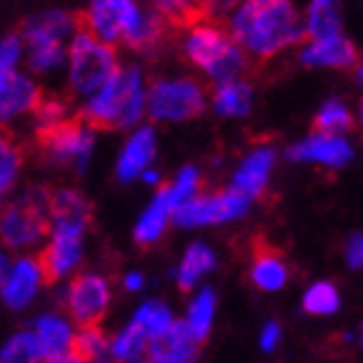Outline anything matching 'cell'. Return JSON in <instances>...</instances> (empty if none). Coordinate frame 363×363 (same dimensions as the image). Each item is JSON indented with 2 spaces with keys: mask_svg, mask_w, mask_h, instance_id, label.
Segmentation results:
<instances>
[{
  "mask_svg": "<svg viewBox=\"0 0 363 363\" xmlns=\"http://www.w3.org/2000/svg\"><path fill=\"white\" fill-rule=\"evenodd\" d=\"M228 37L247 57L270 60L303 37L301 16L291 0H239L228 16Z\"/></svg>",
  "mask_w": 363,
  "mask_h": 363,
  "instance_id": "cell-1",
  "label": "cell"
},
{
  "mask_svg": "<svg viewBox=\"0 0 363 363\" xmlns=\"http://www.w3.org/2000/svg\"><path fill=\"white\" fill-rule=\"evenodd\" d=\"M84 21L91 37L109 47L125 42L133 50L151 52L164 39V21L138 0H91Z\"/></svg>",
  "mask_w": 363,
  "mask_h": 363,
  "instance_id": "cell-2",
  "label": "cell"
},
{
  "mask_svg": "<svg viewBox=\"0 0 363 363\" xmlns=\"http://www.w3.org/2000/svg\"><path fill=\"white\" fill-rule=\"evenodd\" d=\"M145 78L138 68H117L104 86L84 99V122L91 128H133L145 117Z\"/></svg>",
  "mask_w": 363,
  "mask_h": 363,
  "instance_id": "cell-3",
  "label": "cell"
},
{
  "mask_svg": "<svg viewBox=\"0 0 363 363\" xmlns=\"http://www.w3.org/2000/svg\"><path fill=\"white\" fill-rule=\"evenodd\" d=\"M182 50L187 55V60L203 70L216 86L242 78L250 65L247 55L228 37V31H223L213 21L189 23L182 39Z\"/></svg>",
  "mask_w": 363,
  "mask_h": 363,
  "instance_id": "cell-4",
  "label": "cell"
},
{
  "mask_svg": "<svg viewBox=\"0 0 363 363\" xmlns=\"http://www.w3.org/2000/svg\"><path fill=\"white\" fill-rule=\"evenodd\" d=\"M50 231V192L29 187L13 205L0 211V242L11 250L37 247Z\"/></svg>",
  "mask_w": 363,
  "mask_h": 363,
  "instance_id": "cell-5",
  "label": "cell"
},
{
  "mask_svg": "<svg viewBox=\"0 0 363 363\" xmlns=\"http://www.w3.org/2000/svg\"><path fill=\"white\" fill-rule=\"evenodd\" d=\"M68 81L78 96L86 99L117 70V55L109 45L91 37L89 31H76L68 47Z\"/></svg>",
  "mask_w": 363,
  "mask_h": 363,
  "instance_id": "cell-6",
  "label": "cell"
},
{
  "mask_svg": "<svg viewBox=\"0 0 363 363\" xmlns=\"http://www.w3.org/2000/svg\"><path fill=\"white\" fill-rule=\"evenodd\" d=\"M208 96L195 78H161L145 94V114L156 122H184L203 114Z\"/></svg>",
  "mask_w": 363,
  "mask_h": 363,
  "instance_id": "cell-7",
  "label": "cell"
},
{
  "mask_svg": "<svg viewBox=\"0 0 363 363\" xmlns=\"http://www.w3.org/2000/svg\"><path fill=\"white\" fill-rule=\"evenodd\" d=\"M250 200L242 197L234 189L223 192H208V195L189 197L187 203L174 208L172 220L182 228H200V226H218L228 220H239L250 211Z\"/></svg>",
  "mask_w": 363,
  "mask_h": 363,
  "instance_id": "cell-8",
  "label": "cell"
},
{
  "mask_svg": "<svg viewBox=\"0 0 363 363\" xmlns=\"http://www.w3.org/2000/svg\"><path fill=\"white\" fill-rule=\"evenodd\" d=\"M94 128L84 120H68L65 125L55 128L52 133L42 135V148L50 164L60 167L86 169L94 153Z\"/></svg>",
  "mask_w": 363,
  "mask_h": 363,
  "instance_id": "cell-9",
  "label": "cell"
},
{
  "mask_svg": "<svg viewBox=\"0 0 363 363\" xmlns=\"http://www.w3.org/2000/svg\"><path fill=\"white\" fill-rule=\"evenodd\" d=\"M112 291L109 280L99 272H81L70 280L65 306H68L70 319H76L81 327H96L106 314Z\"/></svg>",
  "mask_w": 363,
  "mask_h": 363,
  "instance_id": "cell-10",
  "label": "cell"
},
{
  "mask_svg": "<svg viewBox=\"0 0 363 363\" xmlns=\"http://www.w3.org/2000/svg\"><path fill=\"white\" fill-rule=\"evenodd\" d=\"M288 159L296 164H319L327 169H342L353 161V145L345 135L314 133L288 148Z\"/></svg>",
  "mask_w": 363,
  "mask_h": 363,
  "instance_id": "cell-11",
  "label": "cell"
},
{
  "mask_svg": "<svg viewBox=\"0 0 363 363\" xmlns=\"http://www.w3.org/2000/svg\"><path fill=\"white\" fill-rule=\"evenodd\" d=\"M39 265L45 272V280L52 283V280H60L65 275L76 270L84 259V236L81 234H70V231H50V242H47V250L42 252Z\"/></svg>",
  "mask_w": 363,
  "mask_h": 363,
  "instance_id": "cell-12",
  "label": "cell"
},
{
  "mask_svg": "<svg viewBox=\"0 0 363 363\" xmlns=\"http://www.w3.org/2000/svg\"><path fill=\"white\" fill-rule=\"evenodd\" d=\"M272 167H275V148L272 145H257L252 148L247 156L242 159V164L236 167L234 177H231V187L234 192H239L247 200H255L267 189L270 182Z\"/></svg>",
  "mask_w": 363,
  "mask_h": 363,
  "instance_id": "cell-13",
  "label": "cell"
},
{
  "mask_svg": "<svg viewBox=\"0 0 363 363\" xmlns=\"http://www.w3.org/2000/svg\"><path fill=\"white\" fill-rule=\"evenodd\" d=\"M45 272L39 265L37 257H21L18 262L8 267V275L0 286V296L6 306L11 309H23L34 301V296L39 294V288L45 286Z\"/></svg>",
  "mask_w": 363,
  "mask_h": 363,
  "instance_id": "cell-14",
  "label": "cell"
},
{
  "mask_svg": "<svg viewBox=\"0 0 363 363\" xmlns=\"http://www.w3.org/2000/svg\"><path fill=\"white\" fill-rule=\"evenodd\" d=\"M91 220V208L78 189H60L50 195V231L86 234Z\"/></svg>",
  "mask_w": 363,
  "mask_h": 363,
  "instance_id": "cell-15",
  "label": "cell"
},
{
  "mask_svg": "<svg viewBox=\"0 0 363 363\" xmlns=\"http://www.w3.org/2000/svg\"><path fill=\"white\" fill-rule=\"evenodd\" d=\"M153 159H156V133H153V128L145 125V128H138L128 138V143L122 145L120 159H117V179H140L145 169H151Z\"/></svg>",
  "mask_w": 363,
  "mask_h": 363,
  "instance_id": "cell-16",
  "label": "cell"
},
{
  "mask_svg": "<svg viewBox=\"0 0 363 363\" xmlns=\"http://www.w3.org/2000/svg\"><path fill=\"white\" fill-rule=\"evenodd\" d=\"M356 47L342 34L330 39H317V42H306L301 50V62L306 68H350V65H356Z\"/></svg>",
  "mask_w": 363,
  "mask_h": 363,
  "instance_id": "cell-17",
  "label": "cell"
},
{
  "mask_svg": "<svg viewBox=\"0 0 363 363\" xmlns=\"http://www.w3.org/2000/svg\"><path fill=\"white\" fill-rule=\"evenodd\" d=\"M39 96L42 94L29 76L13 73L6 84H0V125H8L23 114L34 112Z\"/></svg>",
  "mask_w": 363,
  "mask_h": 363,
  "instance_id": "cell-18",
  "label": "cell"
},
{
  "mask_svg": "<svg viewBox=\"0 0 363 363\" xmlns=\"http://www.w3.org/2000/svg\"><path fill=\"white\" fill-rule=\"evenodd\" d=\"M197 345L200 342L192 337L189 327L184 322H174L169 327L167 335H161L156 340H148V353L151 361L156 363H195Z\"/></svg>",
  "mask_w": 363,
  "mask_h": 363,
  "instance_id": "cell-19",
  "label": "cell"
},
{
  "mask_svg": "<svg viewBox=\"0 0 363 363\" xmlns=\"http://www.w3.org/2000/svg\"><path fill=\"white\" fill-rule=\"evenodd\" d=\"M76 34V18L73 13L65 11H45V13L34 16L26 26H23V45H37V42H57L65 45L68 39Z\"/></svg>",
  "mask_w": 363,
  "mask_h": 363,
  "instance_id": "cell-20",
  "label": "cell"
},
{
  "mask_svg": "<svg viewBox=\"0 0 363 363\" xmlns=\"http://www.w3.org/2000/svg\"><path fill=\"white\" fill-rule=\"evenodd\" d=\"M301 29L309 37V42L342 34L340 0H309L306 16L301 18Z\"/></svg>",
  "mask_w": 363,
  "mask_h": 363,
  "instance_id": "cell-21",
  "label": "cell"
},
{
  "mask_svg": "<svg viewBox=\"0 0 363 363\" xmlns=\"http://www.w3.org/2000/svg\"><path fill=\"white\" fill-rule=\"evenodd\" d=\"M31 333H34V337H37V342H39L42 361L60 358L70 350L73 330H70L68 322H65L62 317H57V314H45V317H39Z\"/></svg>",
  "mask_w": 363,
  "mask_h": 363,
  "instance_id": "cell-22",
  "label": "cell"
},
{
  "mask_svg": "<svg viewBox=\"0 0 363 363\" xmlns=\"http://www.w3.org/2000/svg\"><path fill=\"white\" fill-rule=\"evenodd\" d=\"M172 213H174V208L169 203L167 192L159 189L156 197L151 200V205H148V208L140 213V218H138L135 231H133L135 242L143 244V247H151V244L159 242L161 236H164V231H167L169 220H172Z\"/></svg>",
  "mask_w": 363,
  "mask_h": 363,
  "instance_id": "cell-23",
  "label": "cell"
},
{
  "mask_svg": "<svg viewBox=\"0 0 363 363\" xmlns=\"http://www.w3.org/2000/svg\"><path fill=\"white\" fill-rule=\"evenodd\" d=\"M252 99H255V91L252 86L244 81V78H236V81H228V84L216 86L213 91V109L220 117H247L252 112Z\"/></svg>",
  "mask_w": 363,
  "mask_h": 363,
  "instance_id": "cell-24",
  "label": "cell"
},
{
  "mask_svg": "<svg viewBox=\"0 0 363 363\" xmlns=\"http://www.w3.org/2000/svg\"><path fill=\"white\" fill-rule=\"evenodd\" d=\"M250 278L259 291H280L288 283L286 259L272 250H257V255L252 259Z\"/></svg>",
  "mask_w": 363,
  "mask_h": 363,
  "instance_id": "cell-25",
  "label": "cell"
},
{
  "mask_svg": "<svg viewBox=\"0 0 363 363\" xmlns=\"http://www.w3.org/2000/svg\"><path fill=\"white\" fill-rule=\"evenodd\" d=\"M213 267H216V252L203 242L189 244V250L184 252V257H182L179 267H177V283H179L182 291H189Z\"/></svg>",
  "mask_w": 363,
  "mask_h": 363,
  "instance_id": "cell-26",
  "label": "cell"
},
{
  "mask_svg": "<svg viewBox=\"0 0 363 363\" xmlns=\"http://www.w3.org/2000/svg\"><path fill=\"white\" fill-rule=\"evenodd\" d=\"M213 314H216V294H213L211 288H203V291L192 298V303H189L187 322H184L197 342H203L205 337H208V333H211Z\"/></svg>",
  "mask_w": 363,
  "mask_h": 363,
  "instance_id": "cell-27",
  "label": "cell"
},
{
  "mask_svg": "<svg viewBox=\"0 0 363 363\" xmlns=\"http://www.w3.org/2000/svg\"><path fill=\"white\" fill-rule=\"evenodd\" d=\"M317 130L327 133V135H345L353 128V112L342 99H327L325 104L319 106L317 117Z\"/></svg>",
  "mask_w": 363,
  "mask_h": 363,
  "instance_id": "cell-28",
  "label": "cell"
},
{
  "mask_svg": "<svg viewBox=\"0 0 363 363\" xmlns=\"http://www.w3.org/2000/svg\"><path fill=\"white\" fill-rule=\"evenodd\" d=\"M133 325L140 327L148 340H156V337H161V335L169 333V327L174 325V317H172V311H169L167 303L145 301L143 306L135 311Z\"/></svg>",
  "mask_w": 363,
  "mask_h": 363,
  "instance_id": "cell-29",
  "label": "cell"
},
{
  "mask_svg": "<svg viewBox=\"0 0 363 363\" xmlns=\"http://www.w3.org/2000/svg\"><path fill=\"white\" fill-rule=\"evenodd\" d=\"M31 114H34V125H37V133L42 138L70 120V104L60 96H39Z\"/></svg>",
  "mask_w": 363,
  "mask_h": 363,
  "instance_id": "cell-30",
  "label": "cell"
},
{
  "mask_svg": "<svg viewBox=\"0 0 363 363\" xmlns=\"http://www.w3.org/2000/svg\"><path fill=\"white\" fill-rule=\"evenodd\" d=\"M26 50H29V68L39 76L60 70L68 57L65 45H57V42H37V45H26Z\"/></svg>",
  "mask_w": 363,
  "mask_h": 363,
  "instance_id": "cell-31",
  "label": "cell"
},
{
  "mask_svg": "<svg viewBox=\"0 0 363 363\" xmlns=\"http://www.w3.org/2000/svg\"><path fill=\"white\" fill-rule=\"evenodd\" d=\"M109 348H112V358L117 363H133L145 353V348H148V337L143 335L140 327H135L133 322H130L114 340H109Z\"/></svg>",
  "mask_w": 363,
  "mask_h": 363,
  "instance_id": "cell-32",
  "label": "cell"
},
{
  "mask_svg": "<svg viewBox=\"0 0 363 363\" xmlns=\"http://www.w3.org/2000/svg\"><path fill=\"white\" fill-rule=\"evenodd\" d=\"M303 311L306 314H314V317H327V314H335L340 309V291L333 286V283H314V286L303 294Z\"/></svg>",
  "mask_w": 363,
  "mask_h": 363,
  "instance_id": "cell-33",
  "label": "cell"
},
{
  "mask_svg": "<svg viewBox=\"0 0 363 363\" xmlns=\"http://www.w3.org/2000/svg\"><path fill=\"white\" fill-rule=\"evenodd\" d=\"M39 361H42V353H39V342L31 330L16 333L0 348V363H39Z\"/></svg>",
  "mask_w": 363,
  "mask_h": 363,
  "instance_id": "cell-34",
  "label": "cell"
},
{
  "mask_svg": "<svg viewBox=\"0 0 363 363\" xmlns=\"http://www.w3.org/2000/svg\"><path fill=\"white\" fill-rule=\"evenodd\" d=\"M200 184H203V177L195 167H184L177 172V177L172 179V184L164 187L172 208H179L182 203H187L189 197L200 195Z\"/></svg>",
  "mask_w": 363,
  "mask_h": 363,
  "instance_id": "cell-35",
  "label": "cell"
},
{
  "mask_svg": "<svg viewBox=\"0 0 363 363\" xmlns=\"http://www.w3.org/2000/svg\"><path fill=\"white\" fill-rule=\"evenodd\" d=\"M21 174V151L11 138L0 135V195L13 187Z\"/></svg>",
  "mask_w": 363,
  "mask_h": 363,
  "instance_id": "cell-36",
  "label": "cell"
},
{
  "mask_svg": "<svg viewBox=\"0 0 363 363\" xmlns=\"http://www.w3.org/2000/svg\"><path fill=\"white\" fill-rule=\"evenodd\" d=\"M151 11L161 21H192L197 13V0H148Z\"/></svg>",
  "mask_w": 363,
  "mask_h": 363,
  "instance_id": "cell-37",
  "label": "cell"
},
{
  "mask_svg": "<svg viewBox=\"0 0 363 363\" xmlns=\"http://www.w3.org/2000/svg\"><path fill=\"white\" fill-rule=\"evenodd\" d=\"M23 57V39L18 34L0 39V84H6L8 78L18 73V62Z\"/></svg>",
  "mask_w": 363,
  "mask_h": 363,
  "instance_id": "cell-38",
  "label": "cell"
},
{
  "mask_svg": "<svg viewBox=\"0 0 363 363\" xmlns=\"http://www.w3.org/2000/svg\"><path fill=\"white\" fill-rule=\"evenodd\" d=\"M239 0H197V13L208 18H228Z\"/></svg>",
  "mask_w": 363,
  "mask_h": 363,
  "instance_id": "cell-39",
  "label": "cell"
},
{
  "mask_svg": "<svg viewBox=\"0 0 363 363\" xmlns=\"http://www.w3.org/2000/svg\"><path fill=\"white\" fill-rule=\"evenodd\" d=\"M345 262H348V267H353V270H358V267L363 265V236L361 234H353L348 239V244H345Z\"/></svg>",
  "mask_w": 363,
  "mask_h": 363,
  "instance_id": "cell-40",
  "label": "cell"
},
{
  "mask_svg": "<svg viewBox=\"0 0 363 363\" xmlns=\"http://www.w3.org/2000/svg\"><path fill=\"white\" fill-rule=\"evenodd\" d=\"M278 340H280V325L278 322H267L262 335H259V345H262V350H272L275 345H278Z\"/></svg>",
  "mask_w": 363,
  "mask_h": 363,
  "instance_id": "cell-41",
  "label": "cell"
},
{
  "mask_svg": "<svg viewBox=\"0 0 363 363\" xmlns=\"http://www.w3.org/2000/svg\"><path fill=\"white\" fill-rule=\"evenodd\" d=\"M125 288L128 291H140L143 288V275L140 272H128L125 275Z\"/></svg>",
  "mask_w": 363,
  "mask_h": 363,
  "instance_id": "cell-42",
  "label": "cell"
},
{
  "mask_svg": "<svg viewBox=\"0 0 363 363\" xmlns=\"http://www.w3.org/2000/svg\"><path fill=\"white\" fill-rule=\"evenodd\" d=\"M140 179H143L145 184H159V182H161V174H159V172H153V169H145L143 174H140Z\"/></svg>",
  "mask_w": 363,
  "mask_h": 363,
  "instance_id": "cell-43",
  "label": "cell"
},
{
  "mask_svg": "<svg viewBox=\"0 0 363 363\" xmlns=\"http://www.w3.org/2000/svg\"><path fill=\"white\" fill-rule=\"evenodd\" d=\"M8 267H11V262H8L6 252L0 250V286H3V280H6V275H8Z\"/></svg>",
  "mask_w": 363,
  "mask_h": 363,
  "instance_id": "cell-44",
  "label": "cell"
},
{
  "mask_svg": "<svg viewBox=\"0 0 363 363\" xmlns=\"http://www.w3.org/2000/svg\"><path fill=\"white\" fill-rule=\"evenodd\" d=\"M45 363H84V361H78L76 356H70V353H65V356L52 358V361H45Z\"/></svg>",
  "mask_w": 363,
  "mask_h": 363,
  "instance_id": "cell-45",
  "label": "cell"
},
{
  "mask_svg": "<svg viewBox=\"0 0 363 363\" xmlns=\"http://www.w3.org/2000/svg\"><path fill=\"white\" fill-rule=\"evenodd\" d=\"M145 363H156V361H145Z\"/></svg>",
  "mask_w": 363,
  "mask_h": 363,
  "instance_id": "cell-46",
  "label": "cell"
},
{
  "mask_svg": "<svg viewBox=\"0 0 363 363\" xmlns=\"http://www.w3.org/2000/svg\"><path fill=\"white\" fill-rule=\"evenodd\" d=\"M0 208H3V205H0Z\"/></svg>",
  "mask_w": 363,
  "mask_h": 363,
  "instance_id": "cell-47",
  "label": "cell"
}]
</instances>
